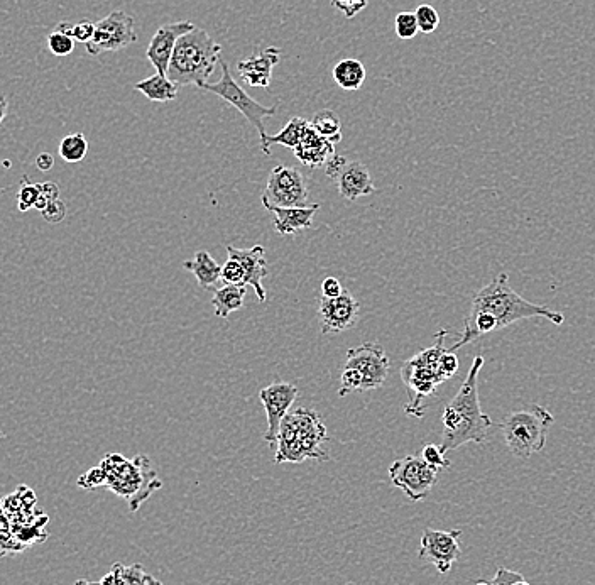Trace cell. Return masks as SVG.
I'll return each instance as SVG.
<instances>
[{"instance_id":"obj_8","label":"cell","mask_w":595,"mask_h":585,"mask_svg":"<svg viewBox=\"0 0 595 585\" xmlns=\"http://www.w3.org/2000/svg\"><path fill=\"white\" fill-rule=\"evenodd\" d=\"M220 68H222V77H220L219 82L205 83L200 90L215 93L217 97L224 99L225 102H229L232 107L239 110L247 121L251 122L254 129L259 132V143H261V149L264 151L266 139H268L264 121L276 114V107H264L257 100L252 99L251 95L239 83L235 82L232 73H230L229 65L225 63L224 58L220 60Z\"/></svg>"},{"instance_id":"obj_19","label":"cell","mask_w":595,"mask_h":585,"mask_svg":"<svg viewBox=\"0 0 595 585\" xmlns=\"http://www.w3.org/2000/svg\"><path fill=\"white\" fill-rule=\"evenodd\" d=\"M339 193L345 200L354 202L357 198L367 197L376 193V186L372 183L371 173L361 161H349L342 175L337 178Z\"/></svg>"},{"instance_id":"obj_14","label":"cell","mask_w":595,"mask_h":585,"mask_svg":"<svg viewBox=\"0 0 595 585\" xmlns=\"http://www.w3.org/2000/svg\"><path fill=\"white\" fill-rule=\"evenodd\" d=\"M298 398V388L291 383H273L261 389L259 400L263 403L266 416H268V432L264 440L276 447L278 443L279 430L284 418L290 415L291 406Z\"/></svg>"},{"instance_id":"obj_18","label":"cell","mask_w":595,"mask_h":585,"mask_svg":"<svg viewBox=\"0 0 595 585\" xmlns=\"http://www.w3.org/2000/svg\"><path fill=\"white\" fill-rule=\"evenodd\" d=\"M227 254L232 259H237L246 269L247 285L256 290L259 301H266V290H264L263 279L268 276V261L263 246H254L252 249H237L234 246H227Z\"/></svg>"},{"instance_id":"obj_21","label":"cell","mask_w":595,"mask_h":585,"mask_svg":"<svg viewBox=\"0 0 595 585\" xmlns=\"http://www.w3.org/2000/svg\"><path fill=\"white\" fill-rule=\"evenodd\" d=\"M274 215V229L281 236H293L300 230L310 229L313 225L315 214L320 210V205H308V207L268 208Z\"/></svg>"},{"instance_id":"obj_23","label":"cell","mask_w":595,"mask_h":585,"mask_svg":"<svg viewBox=\"0 0 595 585\" xmlns=\"http://www.w3.org/2000/svg\"><path fill=\"white\" fill-rule=\"evenodd\" d=\"M183 266L186 271L195 274L203 290H217V285L222 281V266L207 251H198L192 261H185Z\"/></svg>"},{"instance_id":"obj_15","label":"cell","mask_w":595,"mask_h":585,"mask_svg":"<svg viewBox=\"0 0 595 585\" xmlns=\"http://www.w3.org/2000/svg\"><path fill=\"white\" fill-rule=\"evenodd\" d=\"M195 28L197 26L190 21L170 22V24L161 26L154 33L148 51H146V56H148L149 63L154 66L156 72L168 75L176 44L180 41L181 36H185L186 33H190Z\"/></svg>"},{"instance_id":"obj_3","label":"cell","mask_w":595,"mask_h":585,"mask_svg":"<svg viewBox=\"0 0 595 585\" xmlns=\"http://www.w3.org/2000/svg\"><path fill=\"white\" fill-rule=\"evenodd\" d=\"M327 428L315 410L298 408L284 418L279 430L276 455L278 464H300L306 459L328 460L322 449L327 442Z\"/></svg>"},{"instance_id":"obj_28","label":"cell","mask_w":595,"mask_h":585,"mask_svg":"<svg viewBox=\"0 0 595 585\" xmlns=\"http://www.w3.org/2000/svg\"><path fill=\"white\" fill-rule=\"evenodd\" d=\"M312 126L318 136L327 139L332 144H339L342 141V124L335 112L332 110H320L313 115Z\"/></svg>"},{"instance_id":"obj_16","label":"cell","mask_w":595,"mask_h":585,"mask_svg":"<svg viewBox=\"0 0 595 585\" xmlns=\"http://www.w3.org/2000/svg\"><path fill=\"white\" fill-rule=\"evenodd\" d=\"M318 312L322 318L323 334H340L355 327L359 320V301L347 290L339 298L322 296Z\"/></svg>"},{"instance_id":"obj_35","label":"cell","mask_w":595,"mask_h":585,"mask_svg":"<svg viewBox=\"0 0 595 585\" xmlns=\"http://www.w3.org/2000/svg\"><path fill=\"white\" fill-rule=\"evenodd\" d=\"M421 457H423L426 464L430 465L437 472L450 467V460L445 459V452H443L442 447L435 445V443L426 445L423 452H421Z\"/></svg>"},{"instance_id":"obj_40","label":"cell","mask_w":595,"mask_h":585,"mask_svg":"<svg viewBox=\"0 0 595 585\" xmlns=\"http://www.w3.org/2000/svg\"><path fill=\"white\" fill-rule=\"evenodd\" d=\"M95 34V22L83 19L73 26V39L78 43L88 44Z\"/></svg>"},{"instance_id":"obj_30","label":"cell","mask_w":595,"mask_h":585,"mask_svg":"<svg viewBox=\"0 0 595 585\" xmlns=\"http://www.w3.org/2000/svg\"><path fill=\"white\" fill-rule=\"evenodd\" d=\"M39 198V183H33L29 176H22L21 188L17 193V207L19 212H28L29 208H36Z\"/></svg>"},{"instance_id":"obj_36","label":"cell","mask_w":595,"mask_h":585,"mask_svg":"<svg viewBox=\"0 0 595 585\" xmlns=\"http://www.w3.org/2000/svg\"><path fill=\"white\" fill-rule=\"evenodd\" d=\"M60 198V186L53 183V181H44L39 183V198L36 203V208L39 212H43L44 208L48 207L51 202H55Z\"/></svg>"},{"instance_id":"obj_48","label":"cell","mask_w":595,"mask_h":585,"mask_svg":"<svg viewBox=\"0 0 595 585\" xmlns=\"http://www.w3.org/2000/svg\"><path fill=\"white\" fill-rule=\"evenodd\" d=\"M477 585H491V584H486V582H479V584Z\"/></svg>"},{"instance_id":"obj_26","label":"cell","mask_w":595,"mask_h":585,"mask_svg":"<svg viewBox=\"0 0 595 585\" xmlns=\"http://www.w3.org/2000/svg\"><path fill=\"white\" fill-rule=\"evenodd\" d=\"M212 305L215 307V317H229L230 313L237 312L244 307L246 300V286L225 285L213 290Z\"/></svg>"},{"instance_id":"obj_41","label":"cell","mask_w":595,"mask_h":585,"mask_svg":"<svg viewBox=\"0 0 595 585\" xmlns=\"http://www.w3.org/2000/svg\"><path fill=\"white\" fill-rule=\"evenodd\" d=\"M440 369H442V376L445 381L454 378L455 372L459 371V359L455 356V352H450L448 349L443 352Z\"/></svg>"},{"instance_id":"obj_22","label":"cell","mask_w":595,"mask_h":585,"mask_svg":"<svg viewBox=\"0 0 595 585\" xmlns=\"http://www.w3.org/2000/svg\"><path fill=\"white\" fill-rule=\"evenodd\" d=\"M75 585H163V582L148 574L141 565H124L117 562L112 565L109 574L102 577L99 582L78 580Z\"/></svg>"},{"instance_id":"obj_2","label":"cell","mask_w":595,"mask_h":585,"mask_svg":"<svg viewBox=\"0 0 595 585\" xmlns=\"http://www.w3.org/2000/svg\"><path fill=\"white\" fill-rule=\"evenodd\" d=\"M482 366L484 357H475L459 393L448 401L443 410L440 447L445 454L465 443H484L487 440L492 420L482 411L479 403V372Z\"/></svg>"},{"instance_id":"obj_42","label":"cell","mask_w":595,"mask_h":585,"mask_svg":"<svg viewBox=\"0 0 595 585\" xmlns=\"http://www.w3.org/2000/svg\"><path fill=\"white\" fill-rule=\"evenodd\" d=\"M349 165V159L345 158V156H332V158L328 159L327 165H325V173L327 176H330L332 180H337L340 175H342V171L345 170V166Z\"/></svg>"},{"instance_id":"obj_39","label":"cell","mask_w":595,"mask_h":585,"mask_svg":"<svg viewBox=\"0 0 595 585\" xmlns=\"http://www.w3.org/2000/svg\"><path fill=\"white\" fill-rule=\"evenodd\" d=\"M66 212H68L66 203L58 198V200L51 202L48 207L44 208L41 215H43V219L46 220V222H50V224H60L61 220H65Z\"/></svg>"},{"instance_id":"obj_45","label":"cell","mask_w":595,"mask_h":585,"mask_svg":"<svg viewBox=\"0 0 595 585\" xmlns=\"http://www.w3.org/2000/svg\"><path fill=\"white\" fill-rule=\"evenodd\" d=\"M56 31H60V33L70 34V36H73V26H71V24H68V22L66 21L58 22V26H56Z\"/></svg>"},{"instance_id":"obj_47","label":"cell","mask_w":595,"mask_h":585,"mask_svg":"<svg viewBox=\"0 0 595 585\" xmlns=\"http://www.w3.org/2000/svg\"><path fill=\"white\" fill-rule=\"evenodd\" d=\"M513 585H528V584H526L525 580L519 579V580H516V582H514Z\"/></svg>"},{"instance_id":"obj_32","label":"cell","mask_w":595,"mask_h":585,"mask_svg":"<svg viewBox=\"0 0 595 585\" xmlns=\"http://www.w3.org/2000/svg\"><path fill=\"white\" fill-rule=\"evenodd\" d=\"M222 281L225 285L246 286V269L237 259L229 257L227 263L222 266Z\"/></svg>"},{"instance_id":"obj_27","label":"cell","mask_w":595,"mask_h":585,"mask_svg":"<svg viewBox=\"0 0 595 585\" xmlns=\"http://www.w3.org/2000/svg\"><path fill=\"white\" fill-rule=\"evenodd\" d=\"M306 124H308V121H305V119H301V117H293V119L283 127V131H279L276 136H268V139H266V148H264L263 153L266 154V156H271V148H269L271 144H279V146H284V148H298Z\"/></svg>"},{"instance_id":"obj_20","label":"cell","mask_w":595,"mask_h":585,"mask_svg":"<svg viewBox=\"0 0 595 585\" xmlns=\"http://www.w3.org/2000/svg\"><path fill=\"white\" fill-rule=\"evenodd\" d=\"M295 153L303 165L318 168V166L327 165L328 159L335 156V148L330 141L318 136L317 131L313 129L312 122H308Z\"/></svg>"},{"instance_id":"obj_29","label":"cell","mask_w":595,"mask_h":585,"mask_svg":"<svg viewBox=\"0 0 595 585\" xmlns=\"http://www.w3.org/2000/svg\"><path fill=\"white\" fill-rule=\"evenodd\" d=\"M88 153L87 137L82 132L66 136L60 144V156L66 163H80Z\"/></svg>"},{"instance_id":"obj_11","label":"cell","mask_w":595,"mask_h":585,"mask_svg":"<svg viewBox=\"0 0 595 585\" xmlns=\"http://www.w3.org/2000/svg\"><path fill=\"white\" fill-rule=\"evenodd\" d=\"M137 34L134 19L127 12L114 11L109 16L95 22V34L92 41L85 44L90 56H99L110 51L126 50L136 43Z\"/></svg>"},{"instance_id":"obj_4","label":"cell","mask_w":595,"mask_h":585,"mask_svg":"<svg viewBox=\"0 0 595 585\" xmlns=\"http://www.w3.org/2000/svg\"><path fill=\"white\" fill-rule=\"evenodd\" d=\"M100 465L105 472V487H109L115 496L126 499L134 513L163 487L146 455H137L136 459L129 460L121 454H107Z\"/></svg>"},{"instance_id":"obj_38","label":"cell","mask_w":595,"mask_h":585,"mask_svg":"<svg viewBox=\"0 0 595 585\" xmlns=\"http://www.w3.org/2000/svg\"><path fill=\"white\" fill-rule=\"evenodd\" d=\"M333 7L342 12L347 19L357 16L366 9L369 0H332Z\"/></svg>"},{"instance_id":"obj_34","label":"cell","mask_w":595,"mask_h":585,"mask_svg":"<svg viewBox=\"0 0 595 585\" xmlns=\"http://www.w3.org/2000/svg\"><path fill=\"white\" fill-rule=\"evenodd\" d=\"M48 46L55 56H68L75 50V39L70 34H63L60 31L50 34Z\"/></svg>"},{"instance_id":"obj_9","label":"cell","mask_w":595,"mask_h":585,"mask_svg":"<svg viewBox=\"0 0 595 585\" xmlns=\"http://www.w3.org/2000/svg\"><path fill=\"white\" fill-rule=\"evenodd\" d=\"M308 198L310 193L303 173L293 166H276L269 175L261 200L268 210L271 207H308Z\"/></svg>"},{"instance_id":"obj_1","label":"cell","mask_w":595,"mask_h":585,"mask_svg":"<svg viewBox=\"0 0 595 585\" xmlns=\"http://www.w3.org/2000/svg\"><path fill=\"white\" fill-rule=\"evenodd\" d=\"M530 318H545L555 325L565 322L562 313L553 312L543 305H535L518 295L509 285L508 273L497 274L494 281L475 293L469 317L465 320L464 332L460 335L459 342H455L454 347L448 350L457 352L482 335L494 334L519 320Z\"/></svg>"},{"instance_id":"obj_5","label":"cell","mask_w":595,"mask_h":585,"mask_svg":"<svg viewBox=\"0 0 595 585\" xmlns=\"http://www.w3.org/2000/svg\"><path fill=\"white\" fill-rule=\"evenodd\" d=\"M222 60V46L213 41L212 36L195 28L181 36L171 58L168 77L176 85H195L202 88L212 77Z\"/></svg>"},{"instance_id":"obj_13","label":"cell","mask_w":595,"mask_h":585,"mask_svg":"<svg viewBox=\"0 0 595 585\" xmlns=\"http://www.w3.org/2000/svg\"><path fill=\"white\" fill-rule=\"evenodd\" d=\"M345 366L361 372L362 391L381 388L388 379L389 362L386 350L379 344H362L347 352Z\"/></svg>"},{"instance_id":"obj_37","label":"cell","mask_w":595,"mask_h":585,"mask_svg":"<svg viewBox=\"0 0 595 585\" xmlns=\"http://www.w3.org/2000/svg\"><path fill=\"white\" fill-rule=\"evenodd\" d=\"M78 486L82 489H95V487L105 486V472L102 465L93 467L90 471L85 472L83 476L78 477Z\"/></svg>"},{"instance_id":"obj_7","label":"cell","mask_w":595,"mask_h":585,"mask_svg":"<svg viewBox=\"0 0 595 585\" xmlns=\"http://www.w3.org/2000/svg\"><path fill=\"white\" fill-rule=\"evenodd\" d=\"M445 337H447V332L442 330L440 334H437V344L432 345L430 349L421 350L420 354H416L401 369V376L408 388V393L413 394L410 405L406 406L408 415L421 418L423 416L421 401L433 394V391L445 381L442 369H440L443 352L447 350L443 347Z\"/></svg>"},{"instance_id":"obj_17","label":"cell","mask_w":595,"mask_h":585,"mask_svg":"<svg viewBox=\"0 0 595 585\" xmlns=\"http://www.w3.org/2000/svg\"><path fill=\"white\" fill-rule=\"evenodd\" d=\"M281 60V51L278 48H268L261 53L249 56L246 60L237 63V72L242 80L252 88H269L273 78V68Z\"/></svg>"},{"instance_id":"obj_25","label":"cell","mask_w":595,"mask_h":585,"mask_svg":"<svg viewBox=\"0 0 595 585\" xmlns=\"http://www.w3.org/2000/svg\"><path fill=\"white\" fill-rule=\"evenodd\" d=\"M333 80L339 85L342 90L347 92H355L366 82V66L362 65L361 61L355 58H347L333 66Z\"/></svg>"},{"instance_id":"obj_43","label":"cell","mask_w":595,"mask_h":585,"mask_svg":"<svg viewBox=\"0 0 595 585\" xmlns=\"http://www.w3.org/2000/svg\"><path fill=\"white\" fill-rule=\"evenodd\" d=\"M344 286L340 283L337 278H325L322 283V296L323 298H339L340 295H344Z\"/></svg>"},{"instance_id":"obj_24","label":"cell","mask_w":595,"mask_h":585,"mask_svg":"<svg viewBox=\"0 0 595 585\" xmlns=\"http://www.w3.org/2000/svg\"><path fill=\"white\" fill-rule=\"evenodd\" d=\"M178 88H180V85H176L168 75L158 72L134 85V90L141 92L146 99L151 100V102H158V104L176 100Z\"/></svg>"},{"instance_id":"obj_46","label":"cell","mask_w":595,"mask_h":585,"mask_svg":"<svg viewBox=\"0 0 595 585\" xmlns=\"http://www.w3.org/2000/svg\"><path fill=\"white\" fill-rule=\"evenodd\" d=\"M6 115H7V100L2 99V117H0V119H2V121H4V119H6Z\"/></svg>"},{"instance_id":"obj_10","label":"cell","mask_w":595,"mask_h":585,"mask_svg":"<svg viewBox=\"0 0 595 585\" xmlns=\"http://www.w3.org/2000/svg\"><path fill=\"white\" fill-rule=\"evenodd\" d=\"M389 477L411 501H421L432 493L438 482L437 471L426 464L421 455H406L389 467Z\"/></svg>"},{"instance_id":"obj_44","label":"cell","mask_w":595,"mask_h":585,"mask_svg":"<svg viewBox=\"0 0 595 585\" xmlns=\"http://www.w3.org/2000/svg\"><path fill=\"white\" fill-rule=\"evenodd\" d=\"M53 165H55V158L50 153H41L36 158V166L41 171H50Z\"/></svg>"},{"instance_id":"obj_6","label":"cell","mask_w":595,"mask_h":585,"mask_svg":"<svg viewBox=\"0 0 595 585\" xmlns=\"http://www.w3.org/2000/svg\"><path fill=\"white\" fill-rule=\"evenodd\" d=\"M553 421L555 418L550 411L533 403L521 410L511 411L499 427L511 454L518 459H528L545 449L546 435Z\"/></svg>"},{"instance_id":"obj_31","label":"cell","mask_w":595,"mask_h":585,"mask_svg":"<svg viewBox=\"0 0 595 585\" xmlns=\"http://www.w3.org/2000/svg\"><path fill=\"white\" fill-rule=\"evenodd\" d=\"M394 31L398 34L399 39H413L416 34L420 33V26H418V19H416L415 12H401L394 19Z\"/></svg>"},{"instance_id":"obj_12","label":"cell","mask_w":595,"mask_h":585,"mask_svg":"<svg viewBox=\"0 0 595 585\" xmlns=\"http://www.w3.org/2000/svg\"><path fill=\"white\" fill-rule=\"evenodd\" d=\"M460 536L462 530L440 531L426 528L421 536L418 558L421 562L435 565L440 574H448L462 553Z\"/></svg>"},{"instance_id":"obj_33","label":"cell","mask_w":595,"mask_h":585,"mask_svg":"<svg viewBox=\"0 0 595 585\" xmlns=\"http://www.w3.org/2000/svg\"><path fill=\"white\" fill-rule=\"evenodd\" d=\"M415 14L421 33L430 34L437 31L438 26H440V16H438L435 7L423 4V6L416 7Z\"/></svg>"}]
</instances>
